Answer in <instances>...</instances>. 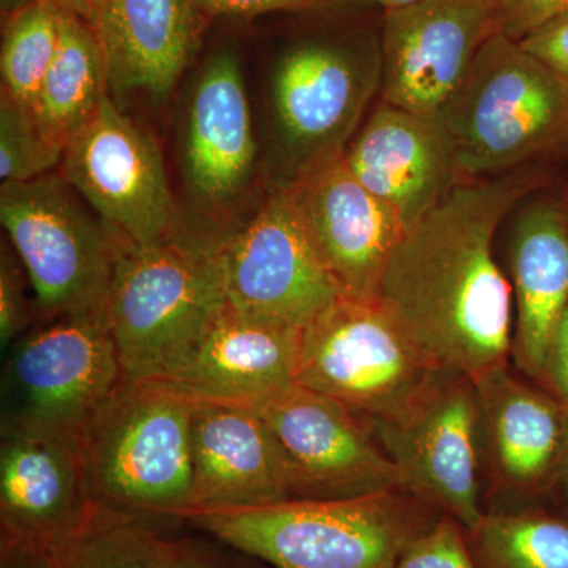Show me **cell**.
I'll use <instances>...</instances> for the list:
<instances>
[{
	"label": "cell",
	"instance_id": "cell-7",
	"mask_svg": "<svg viewBox=\"0 0 568 568\" xmlns=\"http://www.w3.org/2000/svg\"><path fill=\"white\" fill-rule=\"evenodd\" d=\"M77 194L54 173L0 189V222L41 312L51 316L104 312L121 248L108 224L85 211Z\"/></svg>",
	"mask_w": 568,
	"mask_h": 568
},
{
	"label": "cell",
	"instance_id": "cell-38",
	"mask_svg": "<svg viewBox=\"0 0 568 568\" xmlns=\"http://www.w3.org/2000/svg\"><path fill=\"white\" fill-rule=\"evenodd\" d=\"M369 2L377 3V6L383 7L384 11H386L413 6V3L420 2V0H369Z\"/></svg>",
	"mask_w": 568,
	"mask_h": 568
},
{
	"label": "cell",
	"instance_id": "cell-6",
	"mask_svg": "<svg viewBox=\"0 0 568 568\" xmlns=\"http://www.w3.org/2000/svg\"><path fill=\"white\" fill-rule=\"evenodd\" d=\"M443 373L379 298H338L302 331L297 383L361 418L399 416Z\"/></svg>",
	"mask_w": 568,
	"mask_h": 568
},
{
	"label": "cell",
	"instance_id": "cell-18",
	"mask_svg": "<svg viewBox=\"0 0 568 568\" xmlns=\"http://www.w3.org/2000/svg\"><path fill=\"white\" fill-rule=\"evenodd\" d=\"M345 163L409 231L457 186V152L443 115L383 102L347 145Z\"/></svg>",
	"mask_w": 568,
	"mask_h": 568
},
{
	"label": "cell",
	"instance_id": "cell-24",
	"mask_svg": "<svg viewBox=\"0 0 568 568\" xmlns=\"http://www.w3.org/2000/svg\"><path fill=\"white\" fill-rule=\"evenodd\" d=\"M156 521L92 508L81 528L52 548L48 568H231L189 541L174 540Z\"/></svg>",
	"mask_w": 568,
	"mask_h": 568
},
{
	"label": "cell",
	"instance_id": "cell-35",
	"mask_svg": "<svg viewBox=\"0 0 568 568\" xmlns=\"http://www.w3.org/2000/svg\"><path fill=\"white\" fill-rule=\"evenodd\" d=\"M551 496L556 504L568 511V413L566 422V432H564L562 447L556 466L555 480H552Z\"/></svg>",
	"mask_w": 568,
	"mask_h": 568
},
{
	"label": "cell",
	"instance_id": "cell-33",
	"mask_svg": "<svg viewBox=\"0 0 568 568\" xmlns=\"http://www.w3.org/2000/svg\"><path fill=\"white\" fill-rule=\"evenodd\" d=\"M544 387L568 405V305L549 346Z\"/></svg>",
	"mask_w": 568,
	"mask_h": 568
},
{
	"label": "cell",
	"instance_id": "cell-9",
	"mask_svg": "<svg viewBox=\"0 0 568 568\" xmlns=\"http://www.w3.org/2000/svg\"><path fill=\"white\" fill-rule=\"evenodd\" d=\"M58 317L14 346L2 426L78 439L125 377L106 313Z\"/></svg>",
	"mask_w": 568,
	"mask_h": 568
},
{
	"label": "cell",
	"instance_id": "cell-40",
	"mask_svg": "<svg viewBox=\"0 0 568 568\" xmlns=\"http://www.w3.org/2000/svg\"><path fill=\"white\" fill-rule=\"evenodd\" d=\"M564 203L568 204V182L566 186V201H564Z\"/></svg>",
	"mask_w": 568,
	"mask_h": 568
},
{
	"label": "cell",
	"instance_id": "cell-15",
	"mask_svg": "<svg viewBox=\"0 0 568 568\" xmlns=\"http://www.w3.org/2000/svg\"><path fill=\"white\" fill-rule=\"evenodd\" d=\"M295 211L345 297L379 298L388 260L406 227L346 166L345 155L302 174L290 185Z\"/></svg>",
	"mask_w": 568,
	"mask_h": 568
},
{
	"label": "cell",
	"instance_id": "cell-41",
	"mask_svg": "<svg viewBox=\"0 0 568 568\" xmlns=\"http://www.w3.org/2000/svg\"><path fill=\"white\" fill-rule=\"evenodd\" d=\"M93 2H95V0H88L89 9H91V6H92ZM85 20H88V18H85Z\"/></svg>",
	"mask_w": 568,
	"mask_h": 568
},
{
	"label": "cell",
	"instance_id": "cell-12",
	"mask_svg": "<svg viewBox=\"0 0 568 568\" xmlns=\"http://www.w3.org/2000/svg\"><path fill=\"white\" fill-rule=\"evenodd\" d=\"M252 407L282 452L294 499H361L405 488L365 422L331 396L294 383Z\"/></svg>",
	"mask_w": 568,
	"mask_h": 568
},
{
	"label": "cell",
	"instance_id": "cell-16",
	"mask_svg": "<svg viewBox=\"0 0 568 568\" xmlns=\"http://www.w3.org/2000/svg\"><path fill=\"white\" fill-rule=\"evenodd\" d=\"M301 328L224 304L173 368L152 381L193 403L252 406L297 383Z\"/></svg>",
	"mask_w": 568,
	"mask_h": 568
},
{
	"label": "cell",
	"instance_id": "cell-31",
	"mask_svg": "<svg viewBox=\"0 0 568 568\" xmlns=\"http://www.w3.org/2000/svg\"><path fill=\"white\" fill-rule=\"evenodd\" d=\"M29 323L20 268L3 250L0 264V342L9 345Z\"/></svg>",
	"mask_w": 568,
	"mask_h": 568
},
{
	"label": "cell",
	"instance_id": "cell-20",
	"mask_svg": "<svg viewBox=\"0 0 568 568\" xmlns=\"http://www.w3.org/2000/svg\"><path fill=\"white\" fill-rule=\"evenodd\" d=\"M481 454L500 487L529 497L551 496L568 405L541 384L493 369L473 381Z\"/></svg>",
	"mask_w": 568,
	"mask_h": 568
},
{
	"label": "cell",
	"instance_id": "cell-5",
	"mask_svg": "<svg viewBox=\"0 0 568 568\" xmlns=\"http://www.w3.org/2000/svg\"><path fill=\"white\" fill-rule=\"evenodd\" d=\"M440 115L459 173H506L567 144L568 81L496 31Z\"/></svg>",
	"mask_w": 568,
	"mask_h": 568
},
{
	"label": "cell",
	"instance_id": "cell-32",
	"mask_svg": "<svg viewBox=\"0 0 568 568\" xmlns=\"http://www.w3.org/2000/svg\"><path fill=\"white\" fill-rule=\"evenodd\" d=\"M567 9L568 0H518L497 18V31L518 41L548 18Z\"/></svg>",
	"mask_w": 568,
	"mask_h": 568
},
{
	"label": "cell",
	"instance_id": "cell-14",
	"mask_svg": "<svg viewBox=\"0 0 568 568\" xmlns=\"http://www.w3.org/2000/svg\"><path fill=\"white\" fill-rule=\"evenodd\" d=\"M489 0H420L384 11L383 102L440 115L481 44L497 31Z\"/></svg>",
	"mask_w": 568,
	"mask_h": 568
},
{
	"label": "cell",
	"instance_id": "cell-42",
	"mask_svg": "<svg viewBox=\"0 0 568 568\" xmlns=\"http://www.w3.org/2000/svg\"><path fill=\"white\" fill-rule=\"evenodd\" d=\"M568 205V204H567Z\"/></svg>",
	"mask_w": 568,
	"mask_h": 568
},
{
	"label": "cell",
	"instance_id": "cell-25",
	"mask_svg": "<svg viewBox=\"0 0 568 568\" xmlns=\"http://www.w3.org/2000/svg\"><path fill=\"white\" fill-rule=\"evenodd\" d=\"M108 88L106 63L91 24L62 9L58 51L32 111L37 122L67 149L92 121Z\"/></svg>",
	"mask_w": 568,
	"mask_h": 568
},
{
	"label": "cell",
	"instance_id": "cell-28",
	"mask_svg": "<svg viewBox=\"0 0 568 568\" xmlns=\"http://www.w3.org/2000/svg\"><path fill=\"white\" fill-rule=\"evenodd\" d=\"M65 149L41 129L36 115L2 91L0 95V179L33 181L62 164Z\"/></svg>",
	"mask_w": 568,
	"mask_h": 568
},
{
	"label": "cell",
	"instance_id": "cell-10",
	"mask_svg": "<svg viewBox=\"0 0 568 568\" xmlns=\"http://www.w3.org/2000/svg\"><path fill=\"white\" fill-rule=\"evenodd\" d=\"M403 477V491L454 518L463 529L484 518L481 440L476 388L469 377L443 373L399 416L362 418Z\"/></svg>",
	"mask_w": 568,
	"mask_h": 568
},
{
	"label": "cell",
	"instance_id": "cell-17",
	"mask_svg": "<svg viewBox=\"0 0 568 568\" xmlns=\"http://www.w3.org/2000/svg\"><path fill=\"white\" fill-rule=\"evenodd\" d=\"M92 508L77 439L2 426L0 548L48 555Z\"/></svg>",
	"mask_w": 568,
	"mask_h": 568
},
{
	"label": "cell",
	"instance_id": "cell-11",
	"mask_svg": "<svg viewBox=\"0 0 568 568\" xmlns=\"http://www.w3.org/2000/svg\"><path fill=\"white\" fill-rule=\"evenodd\" d=\"M61 174L119 244L151 246L182 237L159 145L108 93L67 145Z\"/></svg>",
	"mask_w": 568,
	"mask_h": 568
},
{
	"label": "cell",
	"instance_id": "cell-30",
	"mask_svg": "<svg viewBox=\"0 0 568 568\" xmlns=\"http://www.w3.org/2000/svg\"><path fill=\"white\" fill-rule=\"evenodd\" d=\"M518 43L534 59L568 81V9L538 24Z\"/></svg>",
	"mask_w": 568,
	"mask_h": 568
},
{
	"label": "cell",
	"instance_id": "cell-36",
	"mask_svg": "<svg viewBox=\"0 0 568 568\" xmlns=\"http://www.w3.org/2000/svg\"><path fill=\"white\" fill-rule=\"evenodd\" d=\"M0 568H48L44 555L0 548Z\"/></svg>",
	"mask_w": 568,
	"mask_h": 568
},
{
	"label": "cell",
	"instance_id": "cell-27",
	"mask_svg": "<svg viewBox=\"0 0 568 568\" xmlns=\"http://www.w3.org/2000/svg\"><path fill=\"white\" fill-rule=\"evenodd\" d=\"M61 13L51 0H32L14 13L3 33L2 91L31 112L58 51Z\"/></svg>",
	"mask_w": 568,
	"mask_h": 568
},
{
	"label": "cell",
	"instance_id": "cell-39",
	"mask_svg": "<svg viewBox=\"0 0 568 568\" xmlns=\"http://www.w3.org/2000/svg\"><path fill=\"white\" fill-rule=\"evenodd\" d=\"M489 2L493 3V7H495L497 14H503L504 11H507L510 9V7H514L515 3L518 2V0H489Z\"/></svg>",
	"mask_w": 568,
	"mask_h": 568
},
{
	"label": "cell",
	"instance_id": "cell-21",
	"mask_svg": "<svg viewBox=\"0 0 568 568\" xmlns=\"http://www.w3.org/2000/svg\"><path fill=\"white\" fill-rule=\"evenodd\" d=\"M510 357L544 386L549 346L568 305V205L540 197L519 211L510 248Z\"/></svg>",
	"mask_w": 568,
	"mask_h": 568
},
{
	"label": "cell",
	"instance_id": "cell-29",
	"mask_svg": "<svg viewBox=\"0 0 568 568\" xmlns=\"http://www.w3.org/2000/svg\"><path fill=\"white\" fill-rule=\"evenodd\" d=\"M395 568H478L466 530L454 518L433 519L403 549Z\"/></svg>",
	"mask_w": 568,
	"mask_h": 568
},
{
	"label": "cell",
	"instance_id": "cell-3",
	"mask_svg": "<svg viewBox=\"0 0 568 568\" xmlns=\"http://www.w3.org/2000/svg\"><path fill=\"white\" fill-rule=\"evenodd\" d=\"M181 521L274 568H395L406 545L433 519L390 493L192 511Z\"/></svg>",
	"mask_w": 568,
	"mask_h": 568
},
{
	"label": "cell",
	"instance_id": "cell-23",
	"mask_svg": "<svg viewBox=\"0 0 568 568\" xmlns=\"http://www.w3.org/2000/svg\"><path fill=\"white\" fill-rule=\"evenodd\" d=\"M85 21L115 91L164 99L196 47L194 0H95Z\"/></svg>",
	"mask_w": 568,
	"mask_h": 568
},
{
	"label": "cell",
	"instance_id": "cell-19",
	"mask_svg": "<svg viewBox=\"0 0 568 568\" xmlns=\"http://www.w3.org/2000/svg\"><path fill=\"white\" fill-rule=\"evenodd\" d=\"M192 462V503L182 518L294 499L282 452L252 406L194 403Z\"/></svg>",
	"mask_w": 568,
	"mask_h": 568
},
{
	"label": "cell",
	"instance_id": "cell-22",
	"mask_svg": "<svg viewBox=\"0 0 568 568\" xmlns=\"http://www.w3.org/2000/svg\"><path fill=\"white\" fill-rule=\"evenodd\" d=\"M257 145L241 65L219 52L194 85L186 115L183 166L205 204H230L252 179Z\"/></svg>",
	"mask_w": 568,
	"mask_h": 568
},
{
	"label": "cell",
	"instance_id": "cell-13",
	"mask_svg": "<svg viewBox=\"0 0 568 568\" xmlns=\"http://www.w3.org/2000/svg\"><path fill=\"white\" fill-rule=\"evenodd\" d=\"M226 302L237 312L304 331L345 297L280 189L219 246Z\"/></svg>",
	"mask_w": 568,
	"mask_h": 568
},
{
	"label": "cell",
	"instance_id": "cell-1",
	"mask_svg": "<svg viewBox=\"0 0 568 568\" xmlns=\"http://www.w3.org/2000/svg\"><path fill=\"white\" fill-rule=\"evenodd\" d=\"M536 186L525 174L457 185L388 260L379 301L444 372L476 381L507 365L514 295L495 257V235Z\"/></svg>",
	"mask_w": 568,
	"mask_h": 568
},
{
	"label": "cell",
	"instance_id": "cell-37",
	"mask_svg": "<svg viewBox=\"0 0 568 568\" xmlns=\"http://www.w3.org/2000/svg\"><path fill=\"white\" fill-rule=\"evenodd\" d=\"M55 6L67 11H73V13L80 14V17L88 18L89 6L88 0H51Z\"/></svg>",
	"mask_w": 568,
	"mask_h": 568
},
{
	"label": "cell",
	"instance_id": "cell-34",
	"mask_svg": "<svg viewBox=\"0 0 568 568\" xmlns=\"http://www.w3.org/2000/svg\"><path fill=\"white\" fill-rule=\"evenodd\" d=\"M209 10L224 14L268 13V11H290L315 9L323 6L325 0H201Z\"/></svg>",
	"mask_w": 568,
	"mask_h": 568
},
{
	"label": "cell",
	"instance_id": "cell-26",
	"mask_svg": "<svg viewBox=\"0 0 568 568\" xmlns=\"http://www.w3.org/2000/svg\"><path fill=\"white\" fill-rule=\"evenodd\" d=\"M466 537L478 568H568V511L556 503L485 511Z\"/></svg>",
	"mask_w": 568,
	"mask_h": 568
},
{
	"label": "cell",
	"instance_id": "cell-2",
	"mask_svg": "<svg viewBox=\"0 0 568 568\" xmlns=\"http://www.w3.org/2000/svg\"><path fill=\"white\" fill-rule=\"evenodd\" d=\"M193 413L185 396L123 379L77 439L92 507L181 521L192 503Z\"/></svg>",
	"mask_w": 568,
	"mask_h": 568
},
{
	"label": "cell",
	"instance_id": "cell-8",
	"mask_svg": "<svg viewBox=\"0 0 568 568\" xmlns=\"http://www.w3.org/2000/svg\"><path fill=\"white\" fill-rule=\"evenodd\" d=\"M381 88V40L373 37L302 41L284 52L271 84L283 186L345 155Z\"/></svg>",
	"mask_w": 568,
	"mask_h": 568
},
{
	"label": "cell",
	"instance_id": "cell-4",
	"mask_svg": "<svg viewBox=\"0 0 568 568\" xmlns=\"http://www.w3.org/2000/svg\"><path fill=\"white\" fill-rule=\"evenodd\" d=\"M219 246L189 237L121 245L104 313L126 381L166 375L226 304Z\"/></svg>",
	"mask_w": 568,
	"mask_h": 568
}]
</instances>
